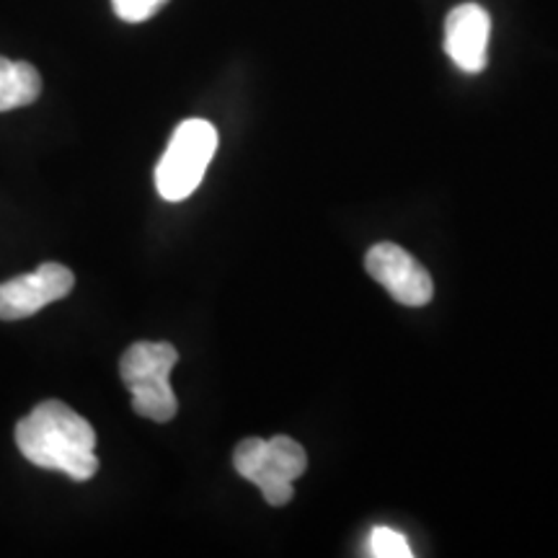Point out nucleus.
<instances>
[{
	"label": "nucleus",
	"mask_w": 558,
	"mask_h": 558,
	"mask_svg": "<svg viewBox=\"0 0 558 558\" xmlns=\"http://www.w3.org/2000/svg\"><path fill=\"white\" fill-rule=\"evenodd\" d=\"M365 269L375 282L390 292L396 303L409 305V308H422L435 295L429 271L399 243H375L365 256Z\"/></svg>",
	"instance_id": "obj_4"
},
{
	"label": "nucleus",
	"mask_w": 558,
	"mask_h": 558,
	"mask_svg": "<svg viewBox=\"0 0 558 558\" xmlns=\"http://www.w3.org/2000/svg\"><path fill=\"white\" fill-rule=\"evenodd\" d=\"M218 150V130L207 120L181 122L158 160L156 190L166 202L192 197Z\"/></svg>",
	"instance_id": "obj_3"
},
{
	"label": "nucleus",
	"mask_w": 558,
	"mask_h": 558,
	"mask_svg": "<svg viewBox=\"0 0 558 558\" xmlns=\"http://www.w3.org/2000/svg\"><path fill=\"white\" fill-rule=\"evenodd\" d=\"M264 465H267V439H259V437L243 439L233 452V469L239 471V476L254 484L256 476L264 471Z\"/></svg>",
	"instance_id": "obj_9"
},
{
	"label": "nucleus",
	"mask_w": 558,
	"mask_h": 558,
	"mask_svg": "<svg viewBox=\"0 0 558 558\" xmlns=\"http://www.w3.org/2000/svg\"><path fill=\"white\" fill-rule=\"evenodd\" d=\"M41 94V75L32 62L0 58V111L29 107Z\"/></svg>",
	"instance_id": "obj_7"
},
{
	"label": "nucleus",
	"mask_w": 558,
	"mask_h": 558,
	"mask_svg": "<svg viewBox=\"0 0 558 558\" xmlns=\"http://www.w3.org/2000/svg\"><path fill=\"white\" fill-rule=\"evenodd\" d=\"M305 469H308V456H305L303 445H298L292 437L279 435L267 439V465H264V471L256 476V481L267 476V473H279V476L295 481L303 476Z\"/></svg>",
	"instance_id": "obj_8"
},
{
	"label": "nucleus",
	"mask_w": 558,
	"mask_h": 558,
	"mask_svg": "<svg viewBox=\"0 0 558 558\" xmlns=\"http://www.w3.org/2000/svg\"><path fill=\"white\" fill-rule=\"evenodd\" d=\"M166 3L169 0H111L117 16L128 21V24H143V21L156 16Z\"/></svg>",
	"instance_id": "obj_11"
},
{
	"label": "nucleus",
	"mask_w": 558,
	"mask_h": 558,
	"mask_svg": "<svg viewBox=\"0 0 558 558\" xmlns=\"http://www.w3.org/2000/svg\"><path fill=\"white\" fill-rule=\"evenodd\" d=\"M492 16L484 5H456L445 21V52L463 73H481L486 68Z\"/></svg>",
	"instance_id": "obj_6"
},
{
	"label": "nucleus",
	"mask_w": 558,
	"mask_h": 558,
	"mask_svg": "<svg viewBox=\"0 0 558 558\" xmlns=\"http://www.w3.org/2000/svg\"><path fill=\"white\" fill-rule=\"evenodd\" d=\"M177 362L179 352L169 341H135L122 354L120 375L124 388L132 393L135 414L158 424L171 422L177 416V393H173L169 383V375Z\"/></svg>",
	"instance_id": "obj_2"
},
{
	"label": "nucleus",
	"mask_w": 558,
	"mask_h": 558,
	"mask_svg": "<svg viewBox=\"0 0 558 558\" xmlns=\"http://www.w3.org/2000/svg\"><path fill=\"white\" fill-rule=\"evenodd\" d=\"M369 554L378 558H409L414 556L409 548V541L393 527H375L369 535Z\"/></svg>",
	"instance_id": "obj_10"
},
{
	"label": "nucleus",
	"mask_w": 558,
	"mask_h": 558,
	"mask_svg": "<svg viewBox=\"0 0 558 558\" xmlns=\"http://www.w3.org/2000/svg\"><path fill=\"white\" fill-rule=\"evenodd\" d=\"M16 445L32 465L73 481H88L99 471L94 427L62 401H41L21 418Z\"/></svg>",
	"instance_id": "obj_1"
},
{
	"label": "nucleus",
	"mask_w": 558,
	"mask_h": 558,
	"mask_svg": "<svg viewBox=\"0 0 558 558\" xmlns=\"http://www.w3.org/2000/svg\"><path fill=\"white\" fill-rule=\"evenodd\" d=\"M75 277L58 262H45L29 275L0 284V320H21L58 303L73 290Z\"/></svg>",
	"instance_id": "obj_5"
}]
</instances>
